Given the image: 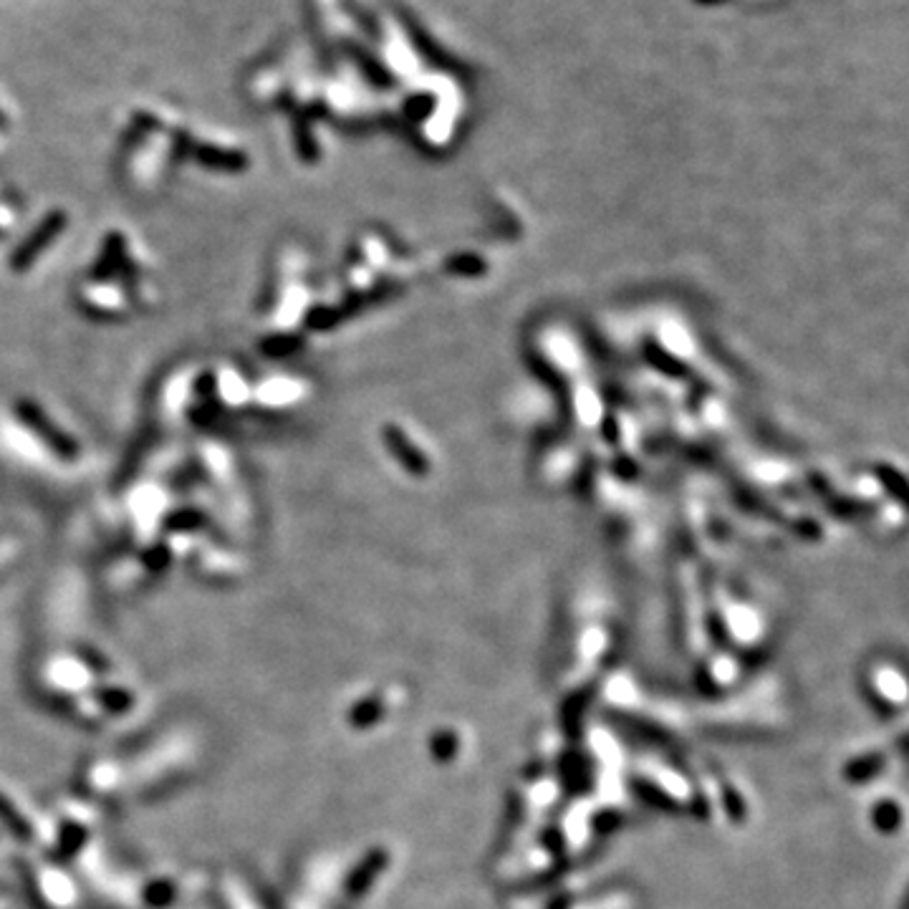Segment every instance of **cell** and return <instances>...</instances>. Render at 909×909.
<instances>
[{"instance_id":"6da1fadb","label":"cell","mask_w":909,"mask_h":909,"mask_svg":"<svg viewBox=\"0 0 909 909\" xmlns=\"http://www.w3.org/2000/svg\"><path fill=\"white\" fill-rule=\"evenodd\" d=\"M64 225H66V215L64 213H51V215H48V218L43 220V223L38 225V228L33 230L31 235H28L26 243H23L21 248L16 250V253H13V258H11L13 271H26V268L31 266V263L36 261L38 256H41L43 250L48 248V243H51V240H54L56 235H59L61 230H64Z\"/></svg>"},{"instance_id":"7a4b0ae2","label":"cell","mask_w":909,"mask_h":909,"mask_svg":"<svg viewBox=\"0 0 909 909\" xmlns=\"http://www.w3.org/2000/svg\"><path fill=\"white\" fill-rule=\"evenodd\" d=\"M16 412H18V417H21V420L26 422V425L31 427L33 432H36V435H41L43 440L48 442V445H51L56 452H59L61 458H74V455H76V442L71 440L69 435H64V432L56 430V427L51 425V420H48V417L43 415L41 410H38L36 404H33V402H18Z\"/></svg>"}]
</instances>
